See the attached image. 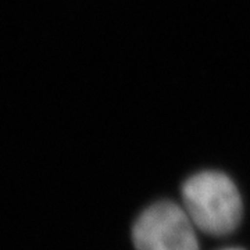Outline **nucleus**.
Here are the masks:
<instances>
[{
  "mask_svg": "<svg viewBox=\"0 0 250 250\" xmlns=\"http://www.w3.org/2000/svg\"><path fill=\"white\" fill-rule=\"evenodd\" d=\"M184 208L202 232L224 236L233 232L242 218V199L232 179L218 171H203L182 187Z\"/></svg>",
  "mask_w": 250,
  "mask_h": 250,
  "instance_id": "nucleus-1",
  "label": "nucleus"
},
{
  "mask_svg": "<svg viewBox=\"0 0 250 250\" xmlns=\"http://www.w3.org/2000/svg\"><path fill=\"white\" fill-rule=\"evenodd\" d=\"M132 238L136 250H199L195 224L172 202L146 208L135 223Z\"/></svg>",
  "mask_w": 250,
  "mask_h": 250,
  "instance_id": "nucleus-2",
  "label": "nucleus"
},
{
  "mask_svg": "<svg viewBox=\"0 0 250 250\" xmlns=\"http://www.w3.org/2000/svg\"><path fill=\"white\" fill-rule=\"evenodd\" d=\"M228 250H239V249H228Z\"/></svg>",
  "mask_w": 250,
  "mask_h": 250,
  "instance_id": "nucleus-3",
  "label": "nucleus"
}]
</instances>
